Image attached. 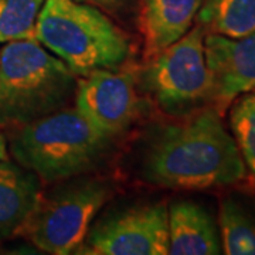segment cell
Masks as SVG:
<instances>
[{"label":"cell","instance_id":"cell-1","mask_svg":"<svg viewBox=\"0 0 255 255\" xmlns=\"http://www.w3.org/2000/svg\"><path fill=\"white\" fill-rule=\"evenodd\" d=\"M142 174L166 189L209 190L243 182L247 169L221 112L203 107L159 129L146 149Z\"/></svg>","mask_w":255,"mask_h":255},{"label":"cell","instance_id":"cell-17","mask_svg":"<svg viewBox=\"0 0 255 255\" xmlns=\"http://www.w3.org/2000/svg\"><path fill=\"white\" fill-rule=\"evenodd\" d=\"M82 3H90L94 6H100V7H107V9H112L119 6L124 0H78Z\"/></svg>","mask_w":255,"mask_h":255},{"label":"cell","instance_id":"cell-18","mask_svg":"<svg viewBox=\"0 0 255 255\" xmlns=\"http://www.w3.org/2000/svg\"><path fill=\"white\" fill-rule=\"evenodd\" d=\"M4 159H6V142H4V137L0 133V162H3Z\"/></svg>","mask_w":255,"mask_h":255},{"label":"cell","instance_id":"cell-13","mask_svg":"<svg viewBox=\"0 0 255 255\" xmlns=\"http://www.w3.org/2000/svg\"><path fill=\"white\" fill-rule=\"evenodd\" d=\"M196 20L206 33L247 36L255 31V0H204Z\"/></svg>","mask_w":255,"mask_h":255},{"label":"cell","instance_id":"cell-9","mask_svg":"<svg viewBox=\"0 0 255 255\" xmlns=\"http://www.w3.org/2000/svg\"><path fill=\"white\" fill-rule=\"evenodd\" d=\"M204 53L216 110L223 112L240 95L255 91V31L237 38L206 33Z\"/></svg>","mask_w":255,"mask_h":255},{"label":"cell","instance_id":"cell-5","mask_svg":"<svg viewBox=\"0 0 255 255\" xmlns=\"http://www.w3.org/2000/svg\"><path fill=\"white\" fill-rule=\"evenodd\" d=\"M111 194L110 184L98 179L67 183L41 194L23 231L43 253L75 254Z\"/></svg>","mask_w":255,"mask_h":255},{"label":"cell","instance_id":"cell-2","mask_svg":"<svg viewBox=\"0 0 255 255\" xmlns=\"http://www.w3.org/2000/svg\"><path fill=\"white\" fill-rule=\"evenodd\" d=\"M75 74L36 38L0 50V127H24L74 100Z\"/></svg>","mask_w":255,"mask_h":255},{"label":"cell","instance_id":"cell-15","mask_svg":"<svg viewBox=\"0 0 255 255\" xmlns=\"http://www.w3.org/2000/svg\"><path fill=\"white\" fill-rule=\"evenodd\" d=\"M44 0H0V43L34 38Z\"/></svg>","mask_w":255,"mask_h":255},{"label":"cell","instance_id":"cell-14","mask_svg":"<svg viewBox=\"0 0 255 255\" xmlns=\"http://www.w3.org/2000/svg\"><path fill=\"white\" fill-rule=\"evenodd\" d=\"M221 251L227 255H255V220L237 200L228 197L220 206Z\"/></svg>","mask_w":255,"mask_h":255},{"label":"cell","instance_id":"cell-6","mask_svg":"<svg viewBox=\"0 0 255 255\" xmlns=\"http://www.w3.org/2000/svg\"><path fill=\"white\" fill-rule=\"evenodd\" d=\"M204 37L206 30L197 23L172 46L149 57L143 87L170 115H186L211 104Z\"/></svg>","mask_w":255,"mask_h":255},{"label":"cell","instance_id":"cell-16","mask_svg":"<svg viewBox=\"0 0 255 255\" xmlns=\"http://www.w3.org/2000/svg\"><path fill=\"white\" fill-rule=\"evenodd\" d=\"M230 127L247 170L255 179V91L247 92L233 101Z\"/></svg>","mask_w":255,"mask_h":255},{"label":"cell","instance_id":"cell-4","mask_svg":"<svg viewBox=\"0 0 255 255\" xmlns=\"http://www.w3.org/2000/svg\"><path fill=\"white\" fill-rule=\"evenodd\" d=\"M111 140L75 108H63L20 127L11 155L43 182H61L91 172L104 160Z\"/></svg>","mask_w":255,"mask_h":255},{"label":"cell","instance_id":"cell-12","mask_svg":"<svg viewBox=\"0 0 255 255\" xmlns=\"http://www.w3.org/2000/svg\"><path fill=\"white\" fill-rule=\"evenodd\" d=\"M40 197L37 174L6 159L0 162V240L24 230Z\"/></svg>","mask_w":255,"mask_h":255},{"label":"cell","instance_id":"cell-3","mask_svg":"<svg viewBox=\"0 0 255 255\" xmlns=\"http://www.w3.org/2000/svg\"><path fill=\"white\" fill-rule=\"evenodd\" d=\"M34 38L80 77L115 70L130 54L125 33L94 4L78 0H44Z\"/></svg>","mask_w":255,"mask_h":255},{"label":"cell","instance_id":"cell-10","mask_svg":"<svg viewBox=\"0 0 255 255\" xmlns=\"http://www.w3.org/2000/svg\"><path fill=\"white\" fill-rule=\"evenodd\" d=\"M167 228L169 254L217 255L223 253L216 221L196 201H173L167 207Z\"/></svg>","mask_w":255,"mask_h":255},{"label":"cell","instance_id":"cell-11","mask_svg":"<svg viewBox=\"0 0 255 255\" xmlns=\"http://www.w3.org/2000/svg\"><path fill=\"white\" fill-rule=\"evenodd\" d=\"M204 0H143L140 28L149 58L180 40L197 17Z\"/></svg>","mask_w":255,"mask_h":255},{"label":"cell","instance_id":"cell-8","mask_svg":"<svg viewBox=\"0 0 255 255\" xmlns=\"http://www.w3.org/2000/svg\"><path fill=\"white\" fill-rule=\"evenodd\" d=\"M75 110L108 139L125 132L136 119L139 98L133 78L114 70H95L77 81Z\"/></svg>","mask_w":255,"mask_h":255},{"label":"cell","instance_id":"cell-7","mask_svg":"<svg viewBox=\"0 0 255 255\" xmlns=\"http://www.w3.org/2000/svg\"><path fill=\"white\" fill-rule=\"evenodd\" d=\"M75 254H169L167 206L139 204L108 213L91 226Z\"/></svg>","mask_w":255,"mask_h":255}]
</instances>
